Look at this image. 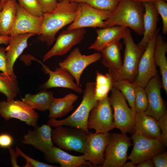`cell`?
<instances>
[{
	"label": "cell",
	"mask_w": 167,
	"mask_h": 167,
	"mask_svg": "<svg viewBox=\"0 0 167 167\" xmlns=\"http://www.w3.org/2000/svg\"><path fill=\"white\" fill-rule=\"evenodd\" d=\"M78 6V3L66 0L58 2L53 11L43 14V23L39 40L46 42L48 46L52 45L58 31L74 20Z\"/></svg>",
	"instance_id": "6da1fadb"
},
{
	"label": "cell",
	"mask_w": 167,
	"mask_h": 167,
	"mask_svg": "<svg viewBox=\"0 0 167 167\" xmlns=\"http://www.w3.org/2000/svg\"><path fill=\"white\" fill-rule=\"evenodd\" d=\"M145 9L143 3L134 0H120L108 19L104 21L105 28L121 26L132 29L143 35Z\"/></svg>",
	"instance_id": "7a4b0ae2"
},
{
	"label": "cell",
	"mask_w": 167,
	"mask_h": 167,
	"mask_svg": "<svg viewBox=\"0 0 167 167\" xmlns=\"http://www.w3.org/2000/svg\"><path fill=\"white\" fill-rule=\"evenodd\" d=\"M95 82H87L83 92L81 102L75 112L63 119L58 120L50 118L48 121L47 124L54 127L60 125L77 127L84 130L89 134V132L87 127L88 117L91 110L98 102L95 98Z\"/></svg>",
	"instance_id": "3957f363"
},
{
	"label": "cell",
	"mask_w": 167,
	"mask_h": 167,
	"mask_svg": "<svg viewBox=\"0 0 167 167\" xmlns=\"http://www.w3.org/2000/svg\"><path fill=\"white\" fill-rule=\"evenodd\" d=\"M122 39L125 49L122 66L118 70L108 72L113 80H125L133 83L137 76L139 61L144 50L135 43L128 28Z\"/></svg>",
	"instance_id": "277c9868"
},
{
	"label": "cell",
	"mask_w": 167,
	"mask_h": 167,
	"mask_svg": "<svg viewBox=\"0 0 167 167\" xmlns=\"http://www.w3.org/2000/svg\"><path fill=\"white\" fill-rule=\"evenodd\" d=\"M109 97L113 110V127L119 130L121 133L126 134L134 133L136 112L130 108L122 94L117 88L113 87Z\"/></svg>",
	"instance_id": "5b68a950"
},
{
	"label": "cell",
	"mask_w": 167,
	"mask_h": 167,
	"mask_svg": "<svg viewBox=\"0 0 167 167\" xmlns=\"http://www.w3.org/2000/svg\"><path fill=\"white\" fill-rule=\"evenodd\" d=\"M51 133L52 142L58 147L66 151H74L84 154L88 134L77 127L66 125L55 127Z\"/></svg>",
	"instance_id": "8992f818"
},
{
	"label": "cell",
	"mask_w": 167,
	"mask_h": 167,
	"mask_svg": "<svg viewBox=\"0 0 167 167\" xmlns=\"http://www.w3.org/2000/svg\"><path fill=\"white\" fill-rule=\"evenodd\" d=\"M131 137L126 134L113 133L105 153L102 167H122L127 159V152L132 145Z\"/></svg>",
	"instance_id": "52a82bcc"
},
{
	"label": "cell",
	"mask_w": 167,
	"mask_h": 167,
	"mask_svg": "<svg viewBox=\"0 0 167 167\" xmlns=\"http://www.w3.org/2000/svg\"><path fill=\"white\" fill-rule=\"evenodd\" d=\"M111 13L109 11L96 9L84 2L78 3L75 19L66 29L105 28L104 21L109 18Z\"/></svg>",
	"instance_id": "ba28073f"
},
{
	"label": "cell",
	"mask_w": 167,
	"mask_h": 167,
	"mask_svg": "<svg viewBox=\"0 0 167 167\" xmlns=\"http://www.w3.org/2000/svg\"><path fill=\"white\" fill-rule=\"evenodd\" d=\"M133 149L127 159L135 165L151 159L165 150V146L158 139L145 137L138 133L132 134Z\"/></svg>",
	"instance_id": "9c48e42d"
},
{
	"label": "cell",
	"mask_w": 167,
	"mask_h": 167,
	"mask_svg": "<svg viewBox=\"0 0 167 167\" xmlns=\"http://www.w3.org/2000/svg\"><path fill=\"white\" fill-rule=\"evenodd\" d=\"M87 127L94 129L96 133H107L114 128L113 108L108 96L98 101L91 110Z\"/></svg>",
	"instance_id": "30bf717a"
},
{
	"label": "cell",
	"mask_w": 167,
	"mask_h": 167,
	"mask_svg": "<svg viewBox=\"0 0 167 167\" xmlns=\"http://www.w3.org/2000/svg\"><path fill=\"white\" fill-rule=\"evenodd\" d=\"M0 116L8 121L14 118L33 127L37 125L39 114L22 101H0Z\"/></svg>",
	"instance_id": "8fae6325"
},
{
	"label": "cell",
	"mask_w": 167,
	"mask_h": 167,
	"mask_svg": "<svg viewBox=\"0 0 167 167\" xmlns=\"http://www.w3.org/2000/svg\"><path fill=\"white\" fill-rule=\"evenodd\" d=\"M159 32V29H157L140 58L137 75L133 82L135 85L144 88L151 79L158 75L154 53L156 40Z\"/></svg>",
	"instance_id": "7c38bea8"
},
{
	"label": "cell",
	"mask_w": 167,
	"mask_h": 167,
	"mask_svg": "<svg viewBox=\"0 0 167 167\" xmlns=\"http://www.w3.org/2000/svg\"><path fill=\"white\" fill-rule=\"evenodd\" d=\"M111 133L89 132L85 144L83 158L89 161L93 167L103 164L105 153L110 140Z\"/></svg>",
	"instance_id": "4fadbf2b"
},
{
	"label": "cell",
	"mask_w": 167,
	"mask_h": 167,
	"mask_svg": "<svg viewBox=\"0 0 167 167\" xmlns=\"http://www.w3.org/2000/svg\"><path fill=\"white\" fill-rule=\"evenodd\" d=\"M101 57L99 52L89 55H83L79 49L76 47L59 63V65L68 71L74 77L77 85L80 86V79L84 70L89 65L101 59Z\"/></svg>",
	"instance_id": "5bb4252c"
},
{
	"label": "cell",
	"mask_w": 167,
	"mask_h": 167,
	"mask_svg": "<svg viewBox=\"0 0 167 167\" xmlns=\"http://www.w3.org/2000/svg\"><path fill=\"white\" fill-rule=\"evenodd\" d=\"M86 33L84 28L63 30L58 36L52 48L44 56L43 62L54 56L66 54L74 46L81 42Z\"/></svg>",
	"instance_id": "9a60e30c"
},
{
	"label": "cell",
	"mask_w": 167,
	"mask_h": 167,
	"mask_svg": "<svg viewBox=\"0 0 167 167\" xmlns=\"http://www.w3.org/2000/svg\"><path fill=\"white\" fill-rule=\"evenodd\" d=\"M43 23V16L31 14L17 3L15 21L12 29L8 33V36L26 33H32L39 36Z\"/></svg>",
	"instance_id": "2e32d148"
},
{
	"label": "cell",
	"mask_w": 167,
	"mask_h": 167,
	"mask_svg": "<svg viewBox=\"0 0 167 167\" xmlns=\"http://www.w3.org/2000/svg\"><path fill=\"white\" fill-rule=\"evenodd\" d=\"M162 87V82L157 75L151 79L144 88L148 105L144 112L156 120L167 112L165 105L161 96Z\"/></svg>",
	"instance_id": "e0dca14e"
},
{
	"label": "cell",
	"mask_w": 167,
	"mask_h": 167,
	"mask_svg": "<svg viewBox=\"0 0 167 167\" xmlns=\"http://www.w3.org/2000/svg\"><path fill=\"white\" fill-rule=\"evenodd\" d=\"M35 60L42 65L44 72L49 75L48 80L41 85L42 89L62 87L72 89L80 93L82 92V89L74 82V77L66 70L60 67L52 71L41 62Z\"/></svg>",
	"instance_id": "ac0fdd59"
},
{
	"label": "cell",
	"mask_w": 167,
	"mask_h": 167,
	"mask_svg": "<svg viewBox=\"0 0 167 167\" xmlns=\"http://www.w3.org/2000/svg\"><path fill=\"white\" fill-rule=\"evenodd\" d=\"M52 129L48 124L33 127L32 130L28 129L27 133L24 135L21 142L31 145L44 153L49 150L54 145L51 138Z\"/></svg>",
	"instance_id": "d6986e66"
},
{
	"label": "cell",
	"mask_w": 167,
	"mask_h": 167,
	"mask_svg": "<svg viewBox=\"0 0 167 167\" xmlns=\"http://www.w3.org/2000/svg\"><path fill=\"white\" fill-rule=\"evenodd\" d=\"M35 35L32 33H26L10 36V39L8 45L5 48L7 75L17 77L14 72V63L27 47L28 40Z\"/></svg>",
	"instance_id": "ffe728a7"
},
{
	"label": "cell",
	"mask_w": 167,
	"mask_h": 167,
	"mask_svg": "<svg viewBox=\"0 0 167 167\" xmlns=\"http://www.w3.org/2000/svg\"><path fill=\"white\" fill-rule=\"evenodd\" d=\"M44 158L49 163L59 164L61 167H77L82 165L93 167L89 161L84 160L83 155L73 156L54 145L44 153Z\"/></svg>",
	"instance_id": "44dd1931"
},
{
	"label": "cell",
	"mask_w": 167,
	"mask_h": 167,
	"mask_svg": "<svg viewBox=\"0 0 167 167\" xmlns=\"http://www.w3.org/2000/svg\"><path fill=\"white\" fill-rule=\"evenodd\" d=\"M143 3L145 9L143 17L144 32L142 38L137 45L144 50L157 30L159 14L153 3Z\"/></svg>",
	"instance_id": "7402d4cb"
},
{
	"label": "cell",
	"mask_w": 167,
	"mask_h": 167,
	"mask_svg": "<svg viewBox=\"0 0 167 167\" xmlns=\"http://www.w3.org/2000/svg\"><path fill=\"white\" fill-rule=\"evenodd\" d=\"M128 28L121 26H114L96 29L97 38L88 49L100 52L112 42L122 39Z\"/></svg>",
	"instance_id": "603a6c76"
},
{
	"label": "cell",
	"mask_w": 167,
	"mask_h": 167,
	"mask_svg": "<svg viewBox=\"0 0 167 167\" xmlns=\"http://www.w3.org/2000/svg\"><path fill=\"white\" fill-rule=\"evenodd\" d=\"M135 133L149 138L159 139L161 132L157 120L144 112H142L136 113Z\"/></svg>",
	"instance_id": "cb8c5ba5"
},
{
	"label": "cell",
	"mask_w": 167,
	"mask_h": 167,
	"mask_svg": "<svg viewBox=\"0 0 167 167\" xmlns=\"http://www.w3.org/2000/svg\"><path fill=\"white\" fill-rule=\"evenodd\" d=\"M122 47L120 41L116 40L109 44L100 52L101 63L108 68V71H117L121 68L123 62L120 51Z\"/></svg>",
	"instance_id": "d4e9b609"
},
{
	"label": "cell",
	"mask_w": 167,
	"mask_h": 167,
	"mask_svg": "<svg viewBox=\"0 0 167 167\" xmlns=\"http://www.w3.org/2000/svg\"><path fill=\"white\" fill-rule=\"evenodd\" d=\"M167 43L162 36L159 34L156 41L154 59L156 66H158L162 76V87L167 93V60L166 53Z\"/></svg>",
	"instance_id": "484cf974"
},
{
	"label": "cell",
	"mask_w": 167,
	"mask_h": 167,
	"mask_svg": "<svg viewBox=\"0 0 167 167\" xmlns=\"http://www.w3.org/2000/svg\"><path fill=\"white\" fill-rule=\"evenodd\" d=\"M78 98L77 95L71 93L61 98H54L49 109V117L55 119L65 117L74 108L73 104Z\"/></svg>",
	"instance_id": "4316f807"
},
{
	"label": "cell",
	"mask_w": 167,
	"mask_h": 167,
	"mask_svg": "<svg viewBox=\"0 0 167 167\" xmlns=\"http://www.w3.org/2000/svg\"><path fill=\"white\" fill-rule=\"evenodd\" d=\"M17 2L11 0L2 4L0 11V36H8L12 29L16 16Z\"/></svg>",
	"instance_id": "83f0119b"
},
{
	"label": "cell",
	"mask_w": 167,
	"mask_h": 167,
	"mask_svg": "<svg viewBox=\"0 0 167 167\" xmlns=\"http://www.w3.org/2000/svg\"><path fill=\"white\" fill-rule=\"evenodd\" d=\"M54 98L52 92L43 89L35 94H27L22 100L32 109L44 112L49 109Z\"/></svg>",
	"instance_id": "f1b7e54d"
},
{
	"label": "cell",
	"mask_w": 167,
	"mask_h": 167,
	"mask_svg": "<svg viewBox=\"0 0 167 167\" xmlns=\"http://www.w3.org/2000/svg\"><path fill=\"white\" fill-rule=\"evenodd\" d=\"M95 82V98L99 101L108 96V94L113 87V79L108 73L103 74L97 71Z\"/></svg>",
	"instance_id": "f546056e"
},
{
	"label": "cell",
	"mask_w": 167,
	"mask_h": 167,
	"mask_svg": "<svg viewBox=\"0 0 167 167\" xmlns=\"http://www.w3.org/2000/svg\"><path fill=\"white\" fill-rule=\"evenodd\" d=\"M17 77L3 75L0 73V92L7 97L6 101L14 99L19 92Z\"/></svg>",
	"instance_id": "4dcf8cb0"
},
{
	"label": "cell",
	"mask_w": 167,
	"mask_h": 167,
	"mask_svg": "<svg viewBox=\"0 0 167 167\" xmlns=\"http://www.w3.org/2000/svg\"><path fill=\"white\" fill-rule=\"evenodd\" d=\"M136 85L125 80H113V87L121 92L127 101L130 107L134 109Z\"/></svg>",
	"instance_id": "1f68e13d"
},
{
	"label": "cell",
	"mask_w": 167,
	"mask_h": 167,
	"mask_svg": "<svg viewBox=\"0 0 167 167\" xmlns=\"http://www.w3.org/2000/svg\"><path fill=\"white\" fill-rule=\"evenodd\" d=\"M70 2H84L96 9L112 12L120 0H67Z\"/></svg>",
	"instance_id": "d6a6232c"
},
{
	"label": "cell",
	"mask_w": 167,
	"mask_h": 167,
	"mask_svg": "<svg viewBox=\"0 0 167 167\" xmlns=\"http://www.w3.org/2000/svg\"><path fill=\"white\" fill-rule=\"evenodd\" d=\"M148 105V101L144 88L136 85L134 109L136 113L144 112Z\"/></svg>",
	"instance_id": "836d02e7"
},
{
	"label": "cell",
	"mask_w": 167,
	"mask_h": 167,
	"mask_svg": "<svg viewBox=\"0 0 167 167\" xmlns=\"http://www.w3.org/2000/svg\"><path fill=\"white\" fill-rule=\"evenodd\" d=\"M17 0L19 5L28 12L36 16H43V13L37 0Z\"/></svg>",
	"instance_id": "e575fe53"
},
{
	"label": "cell",
	"mask_w": 167,
	"mask_h": 167,
	"mask_svg": "<svg viewBox=\"0 0 167 167\" xmlns=\"http://www.w3.org/2000/svg\"><path fill=\"white\" fill-rule=\"evenodd\" d=\"M164 0H156L153 3L159 14L161 16L163 22L162 33L165 35L167 33V3Z\"/></svg>",
	"instance_id": "d590c367"
},
{
	"label": "cell",
	"mask_w": 167,
	"mask_h": 167,
	"mask_svg": "<svg viewBox=\"0 0 167 167\" xmlns=\"http://www.w3.org/2000/svg\"><path fill=\"white\" fill-rule=\"evenodd\" d=\"M15 151L19 155L26 160V164L24 167H57L55 165L43 163L33 159L25 154L18 147H16Z\"/></svg>",
	"instance_id": "8d00e7d4"
},
{
	"label": "cell",
	"mask_w": 167,
	"mask_h": 167,
	"mask_svg": "<svg viewBox=\"0 0 167 167\" xmlns=\"http://www.w3.org/2000/svg\"><path fill=\"white\" fill-rule=\"evenodd\" d=\"M160 129L159 139L165 146H167V113H165L157 120Z\"/></svg>",
	"instance_id": "74e56055"
},
{
	"label": "cell",
	"mask_w": 167,
	"mask_h": 167,
	"mask_svg": "<svg viewBox=\"0 0 167 167\" xmlns=\"http://www.w3.org/2000/svg\"><path fill=\"white\" fill-rule=\"evenodd\" d=\"M43 14L51 12L57 7L58 0H37Z\"/></svg>",
	"instance_id": "f35d334b"
},
{
	"label": "cell",
	"mask_w": 167,
	"mask_h": 167,
	"mask_svg": "<svg viewBox=\"0 0 167 167\" xmlns=\"http://www.w3.org/2000/svg\"><path fill=\"white\" fill-rule=\"evenodd\" d=\"M151 159L154 167L167 166V153L166 152H161L154 156Z\"/></svg>",
	"instance_id": "ab89813d"
},
{
	"label": "cell",
	"mask_w": 167,
	"mask_h": 167,
	"mask_svg": "<svg viewBox=\"0 0 167 167\" xmlns=\"http://www.w3.org/2000/svg\"><path fill=\"white\" fill-rule=\"evenodd\" d=\"M0 71L2 72L1 74L3 75L6 74V60L5 48L0 47Z\"/></svg>",
	"instance_id": "60d3db41"
},
{
	"label": "cell",
	"mask_w": 167,
	"mask_h": 167,
	"mask_svg": "<svg viewBox=\"0 0 167 167\" xmlns=\"http://www.w3.org/2000/svg\"><path fill=\"white\" fill-rule=\"evenodd\" d=\"M13 139L12 137L7 133L0 134V147L2 148H8L12 144Z\"/></svg>",
	"instance_id": "b9f144b4"
},
{
	"label": "cell",
	"mask_w": 167,
	"mask_h": 167,
	"mask_svg": "<svg viewBox=\"0 0 167 167\" xmlns=\"http://www.w3.org/2000/svg\"><path fill=\"white\" fill-rule=\"evenodd\" d=\"M8 148L11 155V163L12 166L14 167H20L17 163V158L19 156V155L11 146L9 147Z\"/></svg>",
	"instance_id": "7bdbcfd3"
},
{
	"label": "cell",
	"mask_w": 167,
	"mask_h": 167,
	"mask_svg": "<svg viewBox=\"0 0 167 167\" xmlns=\"http://www.w3.org/2000/svg\"><path fill=\"white\" fill-rule=\"evenodd\" d=\"M137 167H153L154 164L151 159H149L144 161L139 164L136 166Z\"/></svg>",
	"instance_id": "ee69618b"
},
{
	"label": "cell",
	"mask_w": 167,
	"mask_h": 167,
	"mask_svg": "<svg viewBox=\"0 0 167 167\" xmlns=\"http://www.w3.org/2000/svg\"><path fill=\"white\" fill-rule=\"evenodd\" d=\"M10 39V36H0V44H3L5 45L8 44Z\"/></svg>",
	"instance_id": "f6af8a7d"
},
{
	"label": "cell",
	"mask_w": 167,
	"mask_h": 167,
	"mask_svg": "<svg viewBox=\"0 0 167 167\" xmlns=\"http://www.w3.org/2000/svg\"><path fill=\"white\" fill-rule=\"evenodd\" d=\"M122 167H136L135 165L131 161L125 162Z\"/></svg>",
	"instance_id": "bcb514c9"
},
{
	"label": "cell",
	"mask_w": 167,
	"mask_h": 167,
	"mask_svg": "<svg viewBox=\"0 0 167 167\" xmlns=\"http://www.w3.org/2000/svg\"><path fill=\"white\" fill-rule=\"evenodd\" d=\"M134 1L141 2V3H144L145 2H151L154 3L155 2L156 0H134Z\"/></svg>",
	"instance_id": "7dc6e473"
},
{
	"label": "cell",
	"mask_w": 167,
	"mask_h": 167,
	"mask_svg": "<svg viewBox=\"0 0 167 167\" xmlns=\"http://www.w3.org/2000/svg\"><path fill=\"white\" fill-rule=\"evenodd\" d=\"M1 0V2H2V4H3V3H4L7 2V1H10L11 0Z\"/></svg>",
	"instance_id": "c3c4849f"
},
{
	"label": "cell",
	"mask_w": 167,
	"mask_h": 167,
	"mask_svg": "<svg viewBox=\"0 0 167 167\" xmlns=\"http://www.w3.org/2000/svg\"><path fill=\"white\" fill-rule=\"evenodd\" d=\"M2 4L1 2V0H0V11L2 9Z\"/></svg>",
	"instance_id": "681fc988"
},
{
	"label": "cell",
	"mask_w": 167,
	"mask_h": 167,
	"mask_svg": "<svg viewBox=\"0 0 167 167\" xmlns=\"http://www.w3.org/2000/svg\"><path fill=\"white\" fill-rule=\"evenodd\" d=\"M65 0H58V2H61L64 1H65Z\"/></svg>",
	"instance_id": "f907efd6"
},
{
	"label": "cell",
	"mask_w": 167,
	"mask_h": 167,
	"mask_svg": "<svg viewBox=\"0 0 167 167\" xmlns=\"http://www.w3.org/2000/svg\"><path fill=\"white\" fill-rule=\"evenodd\" d=\"M165 0V1H166V2H167V0Z\"/></svg>",
	"instance_id": "816d5d0a"
}]
</instances>
